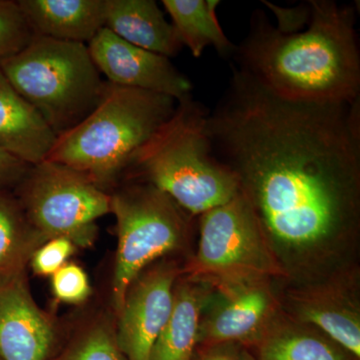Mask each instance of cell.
<instances>
[{
  "mask_svg": "<svg viewBox=\"0 0 360 360\" xmlns=\"http://www.w3.org/2000/svg\"><path fill=\"white\" fill-rule=\"evenodd\" d=\"M231 71L206 130L284 279L309 283L359 264L360 101L286 98Z\"/></svg>",
  "mask_w": 360,
  "mask_h": 360,
  "instance_id": "1",
  "label": "cell"
},
{
  "mask_svg": "<svg viewBox=\"0 0 360 360\" xmlns=\"http://www.w3.org/2000/svg\"><path fill=\"white\" fill-rule=\"evenodd\" d=\"M231 65L278 96L319 103L360 101L356 11L333 0H309L295 25H274L255 11Z\"/></svg>",
  "mask_w": 360,
  "mask_h": 360,
  "instance_id": "2",
  "label": "cell"
},
{
  "mask_svg": "<svg viewBox=\"0 0 360 360\" xmlns=\"http://www.w3.org/2000/svg\"><path fill=\"white\" fill-rule=\"evenodd\" d=\"M208 112L193 96L177 101L174 115L135 153L123 176L151 184L195 217L236 198V175L212 153Z\"/></svg>",
  "mask_w": 360,
  "mask_h": 360,
  "instance_id": "3",
  "label": "cell"
},
{
  "mask_svg": "<svg viewBox=\"0 0 360 360\" xmlns=\"http://www.w3.org/2000/svg\"><path fill=\"white\" fill-rule=\"evenodd\" d=\"M176 105L177 101L165 94L106 82L96 108L75 129L59 135L46 160L75 168L106 191Z\"/></svg>",
  "mask_w": 360,
  "mask_h": 360,
  "instance_id": "4",
  "label": "cell"
},
{
  "mask_svg": "<svg viewBox=\"0 0 360 360\" xmlns=\"http://www.w3.org/2000/svg\"><path fill=\"white\" fill-rule=\"evenodd\" d=\"M0 70L58 137L91 113L106 84L87 44L37 35L0 61Z\"/></svg>",
  "mask_w": 360,
  "mask_h": 360,
  "instance_id": "5",
  "label": "cell"
},
{
  "mask_svg": "<svg viewBox=\"0 0 360 360\" xmlns=\"http://www.w3.org/2000/svg\"><path fill=\"white\" fill-rule=\"evenodd\" d=\"M110 198L117 229L112 279V304L117 315L127 288L142 270L184 250L195 217L146 182L127 181Z\"/></svg>",
  "mask_w": 360,
  "mask_h": 360,
  "instance_id": "6",
  "label": "cell"
},
{
  "mask_svg": "<svg viewBox=\"0 0 360 360\" xmlns=\"http://www.w3.org/2000/svg\"><path fill=\"white\" fill-rule=\"evenodd\" d=\"M13 193L45 240L65 238L77 248L94 245L96 220L111 212L110 193L86 174L56 161L30 165Z\"/></svg>",
  "mask_w": 360,
  "mask_h": 360,
  "instance_id": "7",
  "label": "cell"
},
{
  "mask_svg": "<svg viewBox=\"0 0 360 360\" xmlns=\"http://www.w3.org/2000/svg\"><path fill=\"white\" fill-rule=\"evenodd\" d=\"M198 217V248L184 274L210 284L259 277L284 279L257 217L240 193Z\"/></svg>",
  "mask_w": 360,
  "mask_h": 360,
  "instance_id": "8",
  "label": "cell"
},
{
  "mask_svg": "<svg viewBox=\"0 0 360 360\" xmlns=\"http://www.w3.org/2000/svg\"><path fill=\"white\" fill-rule=\"evenodd\" d=\"M277 279H241L210 284L201 310L198 347L234 341L255 349L283 314Z\"/></svg>",
  "mask_w": 360,
  "mask_h": 360,
  "instance_id": "9",
  "label": "cell"
},
{
  "mask_svg": "<svg viewBox=\"0 0 360 360\" xmlns=\"http://www.w3.org/2000/svg\"><path fill=\"white\" fill-rule=\"evenodd\" d=\"M284 314L321 329L360 360L359 265L307 283L277 279Z\"/></svg>",
  "mask_w": 360,
  "mask_h": 360,
  "instance_id": "10",
  "label": "cell"
},
{
  "mask_svg": "<svg viewBox=\"0 0 360 360\" xmlns=\"http://www.w3.org/2000/svg\"><path fill=\"white\" fill-rule=\"evenodd\" d=\"M184 267L172 258H161L130 283L116 315V340L125 359L149 360L172 312L174 284Z\"/></svg>",
  "mask_w": 360,
  "mask_h": 360,
  "instance_id": "11",
  "label": "cell"
},
{
  "mask_svg": "<svg viewBox=\"0 0 360 360\" xmlns=\"http://www.w3.org/2000/svg\"><path fill=\"white\" fill-rule=\"evenodd\" d=\"M87 47L110 84L165 94L177 101L191 96L193 84L170 58L130 44L108 28L97 33Z\"/></svg>",
  "mask_w": 360,
  "mask_h": 360,
  "instance_id": "12",
  "label": "cell"
},
{
  "mask_svg": "<svg viewBox=\"0 0 360 360\" xmlns=\"http://www.w3.org/2000/svg\"><path fill=\"white\" fill-rule=\"evenodd\" d=\"M56 328L28 285L25 269L0 274V359L46 360Z\"/></svg>",
  "mask_w": 360,
  "mask_h": 360,
  "instance_id": "13",
  "label": "cell"
},
{
  "mask_svg": "<svg viewBox=\"0 0 360 360\" xmlns=\"http://www.w3.org/2000/svg\"><path fill=\"white\" fill-rule=\"evenodd\" d=\"M32 35L89 44L105 25L106 0H18Z\"/></svg>",
  "mask_w": 360,
  "mask_h": 360,
  "instance_id": "14",
  "label": "cell"
},
{
  "mask_svg": "<svg viewBox=\"0 0 360 360\" xmlns=\"http://www.w3.org/2000/svg\"><path fill=\"white\" fill-rule=\"evenodd\" d=\"M56 134L0 70V149L30 165L46 160Z\"/></svg>",
  "mask_w": 360,
  "mask_h": 360,
  "instance_id": "15",
  "label": "cell"
},
{
  "mask_svg": "<svg viewBox=\"0 0 360 360\" xmlns=\"http://www.w3.org/2000/svg\"><path fill=\"white\" fill-rule=\"evenodd\" d=\"M104 27L130 44L168 58L184 47L155 0H106Z\"/></svg>",
  "mask_w": 360,
  "mask_h": 360,
  "instance_id": "16",
  "label": "cell"
},
{
  "mask_svg": "<svg viewBox=\"0 0 360 360\" xmlns=\"http://www.w3.org/2000/svg\"><path fill=\"white\" fill-rule=\"evenodd\" d=\"M212 285L182 272L174 288L172 312L149 360H193L198 347L201 310Z\"/></svg>",
  "mask_w": 360,
  "mask_h": 360,
  "instance_id": "17",
  "label": "cell"
},
{
  "mask_svg": "<svg viewBox=\"0 0 360 360\" xmlns=\"http://www.w3.org/2000/svg\"><path fill=\"white\" fill-rule=\"evenodd\" d=\"M253 352L257 360H359L321 329L283 311Z\"/></svg>",
  "mask_w": 360,
  "mask_h": 360,
  "instance_id": "18",
  "label": "cell"
},
{
  "mask_svg": "<svg viewBox=\"0 0 360 360\" xmlns=\"http://www.w3.org/2000/svg\"><path fill=\"white\" fill-rule=\"evenodd\" d=\"M219 0H162L172 25L184 46L194 58L213 47L224 58H232L236 45L229 40L217 20Z\"/></svg>",
  "mask_w": 360,
  "mask_h": 360,
  "instance_id": "19",
  "label": "cell"
},
{
  "mask_svg": "<svg viewBox=\"0 0 360 360\" xmlns=\"http://www.w3.org/2000/svg\"><path fill=\"white\" fill-rule=\"evenodd\" d=\"M45 241L26 217L13 191L0 189V274L25 269Z\"/></svg>",
  "mask_w": 360,
  "mask_h": 360,
  "instance_id": "20",
  "label": "cell"
},
{
  "mask_svg": "<svg viewBox=\"0 0 360 360\" xmlns=\"http://www.w3.org/2000/svg\"><path fill=\"white\" fill-rule=\"evenodd\" d=\"M58 360H127L116 340L115 329L106 319L85 326Z\"/></svg>",
  "mask_w": 360,
  "mask_h": 360,
  "instance_id": "21",
  "label": "cell"
},
{
  "mask_svg": "<svg viewBox=\"0 0 360 360\" xmlns=\"http://www.w3.org/2000/svg\"><path fill=\"white\" fill-rule=\"evenodd\" d=\"M32 37L18 1L0 0V61L25 49Z\"/></svg>",
  "mask_w": 360,
  "mask_h": 360,
  "instance_id": "22",
  "label": "cell"
},
{
  "mask_svg": "<svg viewBox=\"0 0 360 360\" xmlns=\"http://www.w3.org/2000/svg\"><path fill=\"white\" fill-rule=\"evenodd\" d=\"M51 288L56 300L68 304H82L92 291L86 272L73 262H68L51 276Z\"/></svg>",
  "mask_w": 360,
  "mask_h": 360,
  "instance_id": "23",
  "label": "cell"
},
{
  "mask_svg": "<svg viewBox=\"0 0 360 360\" xmlns=\"http://www.w3.org/2000/svg\"><path fill=\"white\" fill-rule=\"evenodd\" d=\"M77 250V246L70 239L56 238L49 239L40 245L30 258V266L35 274L40 276H52Z\"/></svg>",
  "mask_w": 360,
  "mask_h": 360,
  "instance_id": "24",
  "label": "cell"
},
{
  "mask_svg": "<svg viewBox=\"0 0 360 360\" xmlns=\"http://www.w3.org/2000/svg\"><path fill=\"white\" fill-rule=\"evenodd\" d=\"M193 360H257L255 352L234 341L212 343L198 347Z\"/></svg>",
  "mask_w": 360,
  "mask_h": 360,
  "instance_id": "25",
  "label": "cell"
},
{
  "mask_svg": "<svg viewBox=\"0 0 360 360\" xmlns=\"http://www.w3.org/2000/svg\"><path fill=\"white\" fill-rule=\"evenodd\" d=\"M30 165L0 149V189L13 191Z\"/></svg>",
  "mask_w": 360,
  "mask_h": 360,
  "instance_id": "26",
  "label": "cell"
},
{
  "mask_svg": "<svg viewBox=\"0 0 360 360\" xmlns=\"http://www.w3.org/2000/svg\"><path fill=\"white\" fill-rule=\"evenodd\" d=\"M0 360H1V359H0Z\"/></svg>",
  "mask_w": 360,
  "mask_h": 360,
  "instance_id": "27",
  "label": "cell"
}]
</instances>
